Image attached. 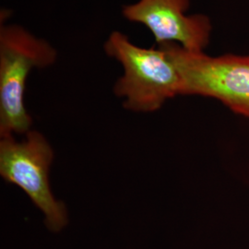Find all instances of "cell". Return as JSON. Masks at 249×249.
I'll use <instances>...</instances> for the list:
<instances>
[{
	"instance_id": "obj_1",
	"label": "cell",
	"mask_w": 249,
	"mask_h": 249,
	"mask_svg": "<svg viewBox=\"0 0 249 249\" xmlns=\"http://www.w3.org/2000/svg\"><path fill=\"white\" fill-rule=\"evenodd\" d=\"M105 51L123 68V75L116 81L114 92L123 100L125 109L151 113L170 99L181 95L180 73L163 47H141L116 31L108 36Z\"/></svg>"
},
{
	"instance_id": "obj_2",
	"label": "cell",
	"mask_w": 249,
	"mask_h": 249,
	"mask_svg": "<svg viewBox=\"0 0 249 249\" xmlns=\"http://www.w3.org/2000/svg\"><path fill=\"white\" fill-rule=\"evenodd\" d=\"M57 51L45 39L17 24L0 27V136L26 135L33 118L24 104L27 80L34 69L56 61Z\"/></svg>"
},
{
	"instance_id": "obj_3",
	"label": "cell",
	"mask_w": 249,
	"mask_h": 249,
	"mask_svg": "<svg viewBox=\"0 0 249 249\" xmlns=\"http://www.w3.org/2000/svg\"><path fill=\"white\" fill-rule=\"evenodd\" d=\"M159 46L176 63L182 80L181 95L216 99L233 113L249 119V55L210 56L177 44Z\"/></svg>"
},
{
	"instance_id": "obj_4",
	"label": "cell",
	"mask_w": 249,
	"mask_h": 249,
	"mask_svg": "<svg viewBox=\"0 0 249 249\" xmlns=\"http://www.w3.org/2000/svg\"><path fill=\"white\" fill-rule=\"evenodd\" d=\"M53 159L50 144L37 131H29L21 142H17L13 136L1 138V177L26 193L44 214L50 231H59L68 223V213L50 187L49 172Z\"/></svg>"
},
{
	"instance_id": "obj_5",
	"label": "cell",
	"mask_w": 249,
	"mask_h": 249,
	"mask_svg": "<svg viewBox=\"0 0 249 249\" xmlns=\"http://www.w3.org/2000/svg\"><path fill=\"white\" fill-rule=\"evenodd\" d=\"M190 0H138L124 6L126 20L149 29L159 45L177 44L192 52H204L212 22L203 14L187 15Z\"/></svg>"
}]
</instances>
